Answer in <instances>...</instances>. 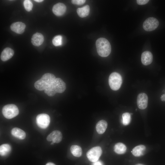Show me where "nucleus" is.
<instances>
[{"mask_svg":"<svg viewBox=\"0 0 165 165\" xmlns=\"http://www.w3.org/2000/svg\"><path fill=\"white\" fill-rule=\"evenodd\" d=\"M26 28V25L21 22H17L13 23L10 26V29L13 31L18 34L23 33Z\"/></svg>","mask_w":165,"mask_h":165,"instance_id":"obj_12","label":"nucleus"},{"mask_svg":"<svg viewBox=\"0 0 165 165\" xmlns=\"http://www.w3.org/2000/svg\"><path fill=\"white\" fill-rule=\"evenodd\" d=\"M24 5L25 10L27 11H31L33 6L31 2L29 0H24Z\"/></svg>","mask_w":165,"mask_h":165,"instance_id":"obj_25","label":"nucleus"},{"mask_svg":"<svg viewBox=\"0 0 165 165\" xmlns=\"http://www.w3.org/2000/svg\"><path fill=\"white\" fill-rule=\"evenodd\" d=\"M2 112L4 117L10 119L16 116L19 114V111L16 105L11 104L4 106L2 108Z\"/></svg>","mask_w":165,"mask_h":165,"instance_id":"obj_5","label":"nucleus"},{"mask_svg":"<svg viewBox=\"0 0 165 165\" xmlns=\"http://www.w3.org/2000/svg\"><path fill=\"white\" fill-rule=\"evenodd\" d=\"M93 165H102V164L100 161H97L94 162Z\"/></svg>","mask_w":165,"mask_h":165,"instance_id":"obj_29","label":"nucleus"},{"mask_svg":"<svg viewBox=\"0 0 165 165\" xmlns=\"http://www.w3.org/2000/svg\"><path fill=\"white\" fill-rule=\"evenodd\" d=\"M135 165H144L141 164H136Z\"/></svg>","mask_w":165,"mask_h":165,"instance_id":"obj_32","label":"nucleus"},{"mask_svg":"<svg viewBox=\"0 0 165 165\" xmlns=\"http://www.w3.org/2000/svg\"><path fill=\"white\" fill-rule=\"evenodd\" d=\"M153 60V56L151 53L148 51L143 52L141 55V61L145 65L151 64Z\"/></svg>","mask_w":165,"mask_h":165,"instance_id":"obj_13","label":"nucleus"},{"mask_svg":"<svg viewBox=\"0 0 165 165\" xmlns=\"http://www.w3.org/2000/svg\"><path fill=\"white\" fill-rule=\"evenodd\" d=\"M96 45L97 52L100 56L107 57L110 53L111 46L106 39L102 38H99L96 41Z\"/></svg>","mask_w":165,"mask_h":165,"instance_id":"obj_2","label":"nucleus"},{"mask_svg":"<svg viewBox=\"0 0 165 165\" xmlns=\"http://www.w3.org/2000/svg\"><path fill=\"white\" fill-rule=\"evenodd\" d=\"M11 134L13 136L21 140L24 139L26 136L24 131L17 127L13 128L11 131Z\"/></svg>","mask_w":165,"mask_h":165,"instance_id":"obj_16","label":"nucleus"},{"mask_svg":"<svg viewBox=\"0 0 165 165\" xmlns=\"http://www.w3.org/2000/svg\"><path fill=\"white\" fill-rule=\"evenodd\" d=\"M11 147L8 144H3L0 146V154L1 156H4L9 154L11 150Z\"/></svg>","mask_w":165,"mask_h":165,"instance_id":"obj_21","label":"nucleus"},{"mask_svg":"<svg viewBox=\"0 0 165 165\" xmlns=\"http://www.w3.org/2000/svg\"><path fill=\"white\" fill-rule=\"evenodd\" d=\"M102 153L101 148L100 146L94 147L86 153V156L91 162H94L97 161Z\"/></svg>","mask_w":165,"mask_h":165,"instance_id":"obj_6","label":"nucleus"},{"mask_svg":"<svg viewBox=\"0 0 165 165\" xmlns=\"http://www.w3.org/2000/svg\"><path fill=\"white\" fill-rule=\"evenodd\" d=\"M62 37L58 35L55 36L52 40L53 44L55 46H61L62 44Z\"/></svg>","mask_w":165,"mask_h":165,"instance_id":"obj_24","label":"nucleus"},{"mask_svg":"<svg viewBox=\"0 0 165 165\" xmlns=\"http://www.w3.org/2000/svg\"><path fill=\"white\" fill-rule=\"evenodd\" d=\"M14 54V52L13 49L9 47L6 48L2 52L1 59L3 61H6L10 59Z\"/></svg>","mask_w":165,"mask_h":165,"instance_id":"obj_15","label":"nucleus"},{"mask_svg":"<svg viewBox=\"0 0 165 165\" xmlns=\"http://www.w3.org/2000/svg\"><path fill=\"white\" fill-rule=\"evenodd\" d=\"M34 1H35L36 2H42L43 1V0H34Z\"/></svg>","mask_w":165,"mask_h":165,"instance_id":"obj_31","label":"nucleus"},{"mask_svg":"<svg viewBox=\"0 0 165 165\" xmlns=\"http://www.w3.org/2000/svg\"><path fill=\"white\" fill-rule=\"evenodd\" d=\"M107 126L108 124L106 121L104 120L99 121L97 123L96 126L97 132L99 134H103L105 131Z\"/></svg>","mask_w":165,"mask_h":165,"instance_id":"obj_17","label":"nucleus"},{"mask_svg":"<svg viewBox=\"0 0 165 165\" xmlns=\"http://www.w3.org/2000/svg\"><path fill=\"white\" fill-rule=\"evenodd\" d=\"M53 144H54V143H53V142H52L51 143V144L52 145H53Z\"/></svg>","mask_w":165,"mask_h":165,"instance_id":"obj_33","label":"nucleus"},{"mask_svg":"<svg viewBox=\"0 0 165 165\" xmlns=\"http://www.w3.org/2000/svg\"><path fill=\"white\" fill-rule=\"evenodd\" d=\"M122 122L124 125H127L130 123L131 120L130 114L128 112H125L122 115Z\"/></svg>","mask_w":165,"mask_h":165,"instance_id":"obj_23","label":"nucleus"},{"mask_svg":"<svg viewBox=\"0 0 165 165\" xmlns=\"http://www.w3.org/2000/svg\"><path fill=\"white\" fill-rule=\"evenodd\" d=\"M36 121L39 127L42 129H45L48 126L50 123V118L47 114H40L37 116Z\"/></svg>","mask_w":165,"mask_h":165,"instance_id":"obj_8","label":"nucleus"},{"mask_svg":"<svg viewBox=\"0 0 165 165\" xmlns=\"http://www.w3.org/2000/svg\"><path fill=\"white\" fill-rule=\"evenodd\" d=\"M86 1L84 0H72V2L74 4L82 5L85 3Z\"/></svg>","mask_w":165,"mask_h":165,"instance_id":"obj_26","label":"nucleus"},{"mask_svg":"<svg viewBox=\"0 0 165 165\" xmlns=\"http://www.w3.org/2000/svg\"><path fill=\"white\" fill-rule=\"evenodd\" d=\"M62 139V135L61 131L54 130L47 137L46 139L49 141H52L54 143L60 142Z\"/></svg>","mask_w":165,"mask_h":165,"instance_id":"obj_10","label":"nucleus"},{"mask_svg":"<svg viewBox=\"0 0 165 165\" xmlns=\"http://www.w3.org/2000/svg\"><path fill=\"white\" fill-rule=\"evenodd\" d=\"M114 150L116 153L121 154L125 152L127 147L125 145L122 143H118L114 146Z\"/></svg>","mask_w":165,"mask_h":165,"instance_id":"obj_20","label":"nucleus"},{"mask_svg":"<svg viewBox=\"0 0 165 165\" xmlns=\"http://www.w3.org/2000/svg\"><path fill=\"white\" fill-rule=\"evenodd\" d=\"M70 150L72 155L75 157H79L82 155V149L79 146L72 145L70 148Z\"/></svg>","mask_w":165,"mask_h":165,"instance_id":"obj_22","label":"nucleus"},{"mask_svg":"<svg viewBox=\"0 0 165 165\" xmlns=\"http://www.w3.org/2000/svg\"><path fill=\"white\" fill-rule=\"evenodd\" d=\"M159 22L158 20L153 17H150L146 19L144 22L143 27L146 31H153L158 27Z\"/></svg>","mask_w":165,"mask_h":165,"instance_id":"obj_7","label":"nucleus"},{"mask_svg":"<svg viewBox=\"0 0 165 165\" xmlns=\"http://www.w3.org/2000/svg\"><path fill=\"white\" fill-rule=\"evenodd\" d=\"M146 148V147L145 145H139L134 148L131 152L134 156H140L144 155Z\"/></svg>","mask_w":165,"mask_h":165,"instance_id":"obj_18","label":"nucleus"},{"mask_svg":"<svg viewBox=\"0 0 165 165\" xmlns=\"http://www.w3.org/2000/svg\"><path fill=\"white\" fill-rule=\"evenodd\" d=\"M56 78L55 76L52 74H45L40 79L35 82V87L38 90H45L52 84Z\"/></svg>","mask_w":165,"mask_h":165,"instance_id":"obj_3","label":"nucleus"},{"mask_svg":"<svg viewBox=\"0 0 165 165\" xmlns=\"http://www.w3.org/2000/svg\"><path fill=\"white\" fill-rule=\"evenodd\" d=\"M44 41V37L41 33H36L32 36L31 42L34 46H38L41 45Z\"/></svg>","mask_w":165,"mask_h":165,"instance_id":"obj_14","label":"nucleus"},{"mask_svg":"<svg viewBox=\"0 0 165 165\" xmlns=\"http://www.w3.org/2000/svg\"><path fill=\"white\" fill-rule=\"evenodd\" d=\"M90 10L89 6L88 5H86L82 8L77 9V12L79 17L83 18L89 15Z\"/></svg>","mask_w":165,"mask_h":165,"instance_id":"obj_19","label":"nucleus"},{"mask_svg":"<svg viewBox=\"0 0 165 165\" xmlns=\"http://www.w3.org/2000/svg\"><path fill=\"white\" fill-rule=\"evenodd\" d=\"M66 7L63 3H59L54 5L52 11L53 13L57 16H61L65 12Z\"/></svg>","mask_w":165,"mask_h":165,"instance_id":"obj_11","label":"nucleus"},{"mask_svg":"<svg viewBox=\"0 0 165 165\" xmlns=\"http://www.w3.org/2000/svg\"><path fill=\"white\" fill-rule=\"evenodd\" d=\"M160 99L163 101H165V93L161 95L160 97Z\"/></svg>","mask_w":165,"mask_h":165,"instance_id":"obj_28","label":"nucleus"},{"mask_svg":"<svg viewBox=\"0 0 165 165\" xmlns=\"http://www.w3.org/2000/svg\"><path fill=\"white\" fill-rule=\"evenodd\" d=\"M148 97L146 94L144 93L139 94L138 96L137 99V105L141 109H145L148 105Z\"/></svg>","mask_w":165,"mask_h":165,"instance_id":"obj_9","label":"nucleus"},{"mask_svg":"<svg viewBox=\"0 0 165 165\" xmlns=\"http://www.w3.org/2000/svg\"><path fill=\"white\" fill-rule=\"evenodd\" d=\"M149 1L148 0H137V2L139 5H144L147 4Z\"/></svg>","mask_w":165,"mask_h":165,"instance_id":"obj_27","label":"nucleus"},{"mask_svg":"<svg viewBox=\"0 0 165 165\" xmlns=\"http://www.w3.org/2000/svg\"><path fill=\"white\" fill-rule=\"evenodd\" d=\"M66 85L60 78H56L53 82L45 90V93L49 96H54L57 93H62L65 90Z\"/></svg>","mask_w":165,"mask_h":165,"instance_id":"obj_1","label":"nucleus"},{"mask_svg":"<svg viewBox=\"0 0 165 165\" xmlns=\"http://www.w3.org/2000/svg\"><path fill=\"white\" fill-rule=\"evenodd\" d=\"M46 165H55L54 163H47Z\"/></svg>","mask_w":165,"mask_h":165,"instance_id":"obj_30","label":"nucleus"},{"mask_svg":"<svg viewBox=\"0 0 165 165\" xmlns=\"http://www.w3.org/2000/svg\"><path fill=\"white\" fill-rule=\"evenodd\" d=\"M108 82L112 90H117L120 88L122 83V76L119 73L113 72L109 76Z\"/></svg>","mask_w":165,"mask_h":165,"instance_id":"obj_4","label":"nucleus"}]
</instances>
